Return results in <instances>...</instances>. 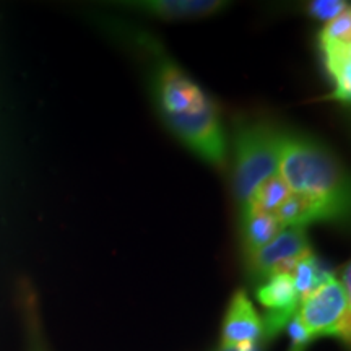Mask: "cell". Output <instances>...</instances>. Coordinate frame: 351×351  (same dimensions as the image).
Returning a JSON list of instances; mask_svg holds the SVG:
<instances>
[{
	"mask_svg": "<svg viewBox=\"0 0 351 351\" xmlns=\"http://www.w3.org/2000/svg\"><path fill=\"white\" fill-rule=\"evenodd\" d=\"M124 33L147 60L153 96L166 125L197 156L217 168H225V127L210 96L166 54L160 41L138 29Z\"/></svg>",
	"mask_w": 351,
	"mask_h": 351,
	"instance_id": "1",
	"label": "cell"
},
{
	"mask_svg": "<svg viewBox=\"0 0 351 351\" xmlns=\"http://www.w3.org/2000/svg\"><path fill=\"white\" fill-rule=\"evenodd\" d=\"M278 176L291 192L350 202L348 176L337 156L313 138L283 134Z\"/></svg>",
	"mask_w": 351,
	"mask_h": 351,
	"instance_id": "2",
	"label": "cell"
},
{
	"mask_svg": "<svg viewBox=\"0 0 351 351\" xmlns=\"http://www.w3.org/2000/svg\"><path fill=\"white\" fill-rule=\"evenodd\" d=\"M282 135L269 122H243L236 129L232 184L241 208L263 181L278 174Z\"/></svg>",
	"mask_w": 351,
	"mask_h": 351,
	"instance_id": "3",
	"label": "cell"
},
{
	"mask_svg": "<svg viewBox=\"0 0 351 351\" xmlns=\"http://www.w3.org/2000/svg\"><path fill=\"white\" fill-rule=\"evenodd\" d=\"M296 319L313 340L328 337L350 345L351 339V293L350 263H346L340 278L328 275L314 291L300 301Z\"/></svg>",
	"mask_w": 351,
	"mask_h": 351,
	"instance_id": "4",
	"label": "cell"
},
{
	"mask_svg": "<svg viewBox=\"0 0 351 351\" xmlns=\"http://www.w3.org/2000/svg\"><path fill=\"white\" fill-rule=\"evenodd\" d=\"M313 251L307 241L306 228H283L269 244L245 257V270L254 283L261 285L280 271L289 270L298 258Z\"/></svg>",
	"mask_w": 351,
	"mask_h": 351,
	"instance_id": "5",
	"label": "cell"
},
{
	"mask_svg": "<svg viewBox=\"0 0 351 351\" xmlns=\"http://www.w3.org/2000/svg\"><path fill=\"white\" fill-rule=\"evenodd\" d=\"M265 345V326L262 315L244 289L231 296L221 322L219 345L243 348L251 345Z\"/></svg>",
	"mask_w": 351,
	"mask_h": 351,
	"instance_id": "6",
	"label": "cell"
},
{
	"mask_svg": "<svg viewBox=\"0 0 351 351\" xmlns=\"http://www.w3.org/2000/svg\"><path fill=\"white\" fill-rule=\"evenodd\" d=\"M350 202L291 192L274 213L282 228H306L319 221H339L348 215Z\"/></svg>",
	"mask_w": 351,
	"mask_h": 351,
	"instance_id": "7",
	"label": "cell"
},
{
	"mask_svg": "<svg viewBox=\"0 0 351 351\" xmlns=\"http://www.w3.org/2000/svg\"><path fill=\"white\" fill-rule=\"evenodd\" d=\"M319 49L324 65L333 82V90L328 99L337 101L341 106H350L351 101V41L328 39L317 36Z\"/></svg>",
	"mask_w": 351,
	"mask_h": 351,
	"instance_id": "8",
	"label": "cell"
},
{
	"mask_svg": "<svg viewBox=\"0 0 351 351\" xmlns=\"http://www.w3.org/2000/svg\"><path fill=\"white\" fill-rule=\"evenodd\" d=\"M124 5L163 20H197L225 10L228 3L221 0H140Z\"/></svg>",
	"mask_w": 351,
	"mask_h": 351,
	"instance_id": "9",
	"label": "cell"
},
{
	"mask_svg": "<svg viewBox=\"0 0 351 351\" xmlns=\"http://www.w3.org/2000/svg\"><path fill=\"white\" fill-rule=\"evenodd\" d=\"M282 230L274 215L262 212L241 213V241L245 257L269 244Z\"/></svg>",
	"mask_w": 351,
	"mask_h": 351,
	"instance_id": "10",
	"label": "cell"
},
{
	"mask_svg": "<svg viewBox=\"0 0 351 351\" xmlns=\"http://www.w3.org/2000/svg\"><path fill=\"white\" fill-rule=\"evenodd\" d=\"M289 194H291V191H289V187L285 184L283 179L278 174L271 176L270 179L263 181L254 191V194L247 200V204L241 208V213L262 212L274 215L280 205L288 199Z\"/></svg>",
	"mask_w": 351,
	"mask_h": 351,
	"instance_id": "11",
	"label": "cell"
},
{
	"mask_svg": "<svg viewBox=\"0 0 351 351\" xmlns=\"http://www.w3.org/2000/svg\"><path fill=\"white\" fill-rule=\"evenodd\" d=\"M287 274L291 276L298 296H300V300H302V298L309 295L311 291H314V289L324 282V278L328 275V271L320 269V263L317 261V257H315V254L313 251H309L302 257L298 258V261L289 267Z\"/></svg>",
	"mask_w": 351,
	"mask_h": 351,
	"instance_id": "12",
	"label": "cell"
},
{
	"mask_svg": "<svg viewBox=\"0 0 351 351\" xmlns=\"http://www.w3.org/2000/svg\"><path fill=\"white\" fill-rule=\"evenodd\" d=\"M346 10H350V3L343 0H313L306 5L307 15L324 23L339 19Z\"/></svg>",
	"mask_w": 351,
	"mask_h": 351,
	"instance_id": "13",
	"label": "cell"
},
{
	"mask_svg": "<svg viewBox=\"0 0 351 351\" xmlns=\"http://www.w3.org/2000/svg\"><path fill=\"white\" fill-rule=\"evenodd\" d=\"M319 36L328 39H340V41H351V12L346 10L339 19L328 21L320 29Z\"/></svg>",
	"mask_w": 351,
	"mask_h": 351,
	"instance_id": "14",
	"label": "cell"
},
{
	"mask_svg": "<svg viewBox=\"0 0 351 351\" xmlns=\"http://www.w3.org/2000/svg\"><path fill=\"white\" fill-rule=\"evenodd\" d=\"M26 311H28V315H26V324H28V351H47V346L44 343L41 333V326H39L36 309H34V304L32 301L26 304Z\"/></svg>",
	"mask_w": 351,
	"mask_h": 351,
	"instance_id": "15",
	"label": "cell"
},
{
	"mask_svg": "<svg viewBox=\"0 0 351 351\" xmlns=\"http://www.w3.org/2000/svg\"><path fill=\"white\" fill-rule=\"evenodd\" d=\"M287 332L289 337V350L288 351H306L307 346L313 343V337L304 330L296 315L288 322Z\"/></svg>",
	"mask_w": 351,
	"mask_h": 351,
	"instance_id": "16",
	"label": "cell"
},
{
	"mask_svg": "<svg viewBox=\"0 0 351 351\" xmlns=\"http://www.w3.org/2000/svg\"><path fill=\"white\" fill-rule=\"evenodd\" d=\"M262 350H263V343L251 345V346H243V348H232V346L218 345L213 351H262Z\"/></svg>",
	"mask_w": 351,
	"mask_h": 351,
	"instance_id": "17",
	"label": "cell"
}]
</instances>
